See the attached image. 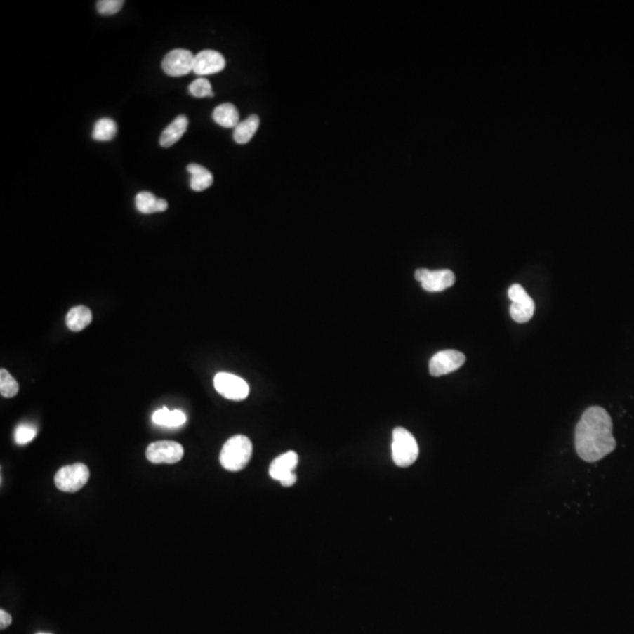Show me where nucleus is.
<instances>
[{
	"label": "nucleus",
	"mask_w": 634,
	"mask_h": 634,
	"mask_svg": "<svg viewBox=\"0 0 634 634\" xmlns=\"http://www.w3.org/2000/svg\"><path fill=\"white\" fill-rule=\"evenodd\" d=\"M11 616H10L6 611H4V609H1V611H0V628H1V630H6V628L11 625Z\"/></svg>",
	"instance_id": "nucleus-25"
},
{
	"label": "nucleus",
	"mask_w": 634,
	"mask_h": 634,
	"mask_svg": "<svg viewBox=\"0 0 634 634\" xmlns=\"http://www.w3.org/2000/svg\"><path fill=\"white\" fill-rule=\"evenodd\" d=\"M296 480H298V478H296V475H295V473H291V475H289V476H287V477H286V478H284V480H281V482H279V483L282 484V485H284V487H291V485H294V484L296 483Z\"/></svg>",
	"instance_id": "nucleus-26"
},
{
	"label": "nucleus",
	"mask_w": 634,
	"mask_h": 634,
	"mask_svg": "<svg viewBox=\"0 0 634 634\" xmlns=\"http://www.w3.org/2000/svg\"><path fill=\"white\" fill-rule=\"evenodd\" d=\"M194 58L195 55L188 50L171 51L162 60V70L171 77L186 76L193 71Z\"/></svg>",
	"instance_id": "nucleus-9"
},
{
	"label": "nucleus",
	"mask_w": 634,
	"mask_h": 634,
	"mask_svg": "<svg viewBox=\"0 0 634 634\" xmlns=\"http://www.w3.org/2000/svg\"><path fill=\"white\" fill-rule=\"evenodd\" d=\"M298 464V456L296 452L288 451L284 455L276 457L269 468V475L274 480H281L294 473V470Z\"/></svg>",
	"instance_id": "nucleus-12"
},
{
	"label": "nucleus",
	"mask_w": 634,
	"mask_h": 634,
	"mask_svg": "<svg viewBox=\"0 0 634 634\" xmlns=\"http://www.w3.org/2000/svg\"><path fill=\"white\" fill-rule=\"evenodd\" d=\"M391 452L395 464L399 468H408L416 462L419 449L415 437L404 428H396L392 432Z\"/></svg>",
	"instance_id": "nucleus-3"
},
{
	"label": "nucleus",
	"mask_w": 634,
	"mask_h": 634,
	"mask_svg": "<svg viewBox=\"0 0 634 634\" xmlns=\"http://www.w3.org/2000/svg\"><path fill=\"white\" fill-rule=\"evenodd\" d=\"M190 93L195 98L214 97L211 83L206 78L194 80L190 85Z\"/></svg>",
	"instance_id": "nucleus-23"
},
{
	"label": "nucleus",
	"mask_w": 634,
	"mask_h": 634,
	"mask_svg": "<svg viewBox=\"0 0 634 634\" xmlns=\"http://www.w3.org/2000/svg\"><path fill=\"white\" fill-rule=\"evenodd\" d=\"M124 4V0H100L97 3V10L100 15H113L121 10Z\"/></svg>",
	"instance_id": "nucleus-24"
},
{
	"label": "nucleus",
	"mask_w": 634,
	"mask_h": 634,
	"mask_svg": "<svg viewBox=\"0 0 634 634\" xmlns=\"http://www.w3.org/2000/svg\"><path fill=\"white\" fill-rule=\"evenodd\" d=\"M90 480V469L83 463L64 466L54 477L55 487L64 492H77L81 490Z\"/></svg>",
	"instance_id": "nucleus-4"
},
{
	"label": "nucleus",
	"mask_w": 634,
	"mask_h": 634,
	"mask_svg": "<svg viewBox=\"0 0 634 634\" xmlns=\"http://www.w3.org/2000/svg\"><path fill=\"white\" fill-rule=\"evenodd\" d=\"M214 387L220 395L230 401H242L249 395V385L241 377L230 373L216 374Z\"/></svg>",
	"instance_id": "nucleus-5"
},
{
	"label": "nucleus",
	"mask_w": 634,
	"mask_h": 634,
	"mask_svg": "<svg viewBox=\"0 0 634 634\" xmlns=\"http://www.w3.org/2000/svg\"><path fill=\"white\" fill-rule=\"evenodd\" d=\"M153 423L160 427L179 428L186 423L187 417L181 410H169L167 408L159 409L153 414Z\"/></svg>",
	"instance_id": "nucleus-17"
},
{
	"label": "nucleus",
	"mask_w": 634,
	"mask_h": 634,
	"mask_svg": "<svg viewBox=\"0 0 634 634\" xmlns=\"http://www.w3.org/2000/svg\"><path fill=\"white\" fill-rule=\"evenodd\" d=\"M183 445L178 442L159 441L148 445L146 457L154 464H174L183 459Z\"/></svg>",
	"instance_id": "nucleus-7"
},
{
	"label": "nucleus",
	"mask_w": 634,
	"mask_h": 634,
	"mask_svg": "<svg viewBox=\"0 0 634 634\" xmlns=\"http://www.w3.org/2000/svg\"><path fill=\"white\" fill-rule=\"evenodd\" d=\"M213 120L225 128H235L240 124V114L233 104L225 103L214 110Z\"/></svg>",
	"instance_id": "nucleus-14"
},
{
	"label": "nucleus",
	"mask_w": 634,
	"mask_h": 634,
	"mask_svg": "<svg viewBox=\"0 0 634 634\" xmlns=\"http://www.w3.org/2000/svg\"><path fill=\"white\" fill-rule=\"evenodd\" d=\"M92 322V312L85 305L71 309L66 315V326L72 331H81Z\"/></svg>",
	"instance_id": "nucleus-18"
},
{
	"label": "nucleus",
	"mask_w": 634,
	"mask_h": 634,
	"mask_svg": "<svg viewBox=\"0 0 634 634\" xmlns=\"http://www.w3.org/2000/svg\"><path fill=\"white\" fill-rule=\"evenodd\" d=\"M188 128V119L185 115H179L171 122L160 136V146L164 148L172 147L176 144Z\"/></svg>",
	"instance_id": "nucleus-13"
},
{
	"label": "nucleus",
	"mask_w": 634,
	"mask_h": 634,
	"mask_svg": "<svg viewBox=\"0 0 634 634\" xmlns=\"http://www.w3.org/2000/svg\"><path fill=\"white\" fill-rule=\"evenodd\" d=\"M117 133H118L117 122L110 118H103L94 124L92 138L97 141H110L114 139Z\"/></svg>",
	"instance_id": "nucleus-20"
},
{
	"label": "nucleus",
	"mask_w": 634,
	"mask_h": 634,
	"mask_svg": "<svg viewBox=\"0 0 634 634\" xmlns=\"http://www.w3.org/2000/svg\"><path fill=\"white\" fill-rule=\"evenodd\" d=\"M37 634H51V633H37Z\"/></svg>",
	"instance_id": "nucleus-27"
},
{
	"label": "nucleus",
	"mask_w": 634,
	"mask_h": 634,
	"mask_svg": "<svg viewBox=\"0 0 634 634\" xmlns=\"http://www.w3.org/2000/svg\"><path fill=\"white\" fill-rule=\"evenodd\" d=\"M415 279L421 282L424 291L430 293H438L451 287L455 284L456 276L449 269H442L431 272L427 268H419L416 270Z\"/></svg>",
	"instance_id": "nucleus-8"
},
{
	"label": "nucleus",
	"mask_w": 634,
	"mask_h": 634,
	"mask_svg": "<svg viewBox=\"0 0 634 634\" xmlns=\"http://www.w3.org/2000/svg\"><path fill=\"white\" fill-rule=\"evenodd\" d=\"M258 126H260V118L258 115H251L246 120L241 121L239 125L234 128V141L239 145L248 144L255 133L258 132Z\"/></svg>",
	"instance_id": "nucleus-19"
},
{
	"label": "nucleus",
	"mask_w": 634,
	"mask_h": 634,
	"mask_svg": "<svg viewBox=\"0 0 634 634\" xmlns=\"http://www.w3.org/2000/svg\"><path fill=\"white\" fill-rule=\"evenodd\" d=\"M509 298L513 301L510 314L517 323H527L532 319L536 305L530 295L520 284H513L509 289Z\"/></svg>",
	"instance_id": "nucleus-6"
},
{
	"label": "nucleus",
	"mask_w": 634,
	"mask_h": 634,
	"mask_svg": "<svg viewBox=\"0 0 634 634\" xmlns=\"http://www.w3.org/2000/svg\"><path fill=\"white\" fill-rule=\"evenodd\" d=\"M465 363V356L461 351L443 350L432 356L429 371L435 377L443 376L459 369Z\"/></svg>",
	"instance_id": "nucleus-10"
},
{
	"label": "nucleus",
	"mask_w": 634,
	"mask_h": 634,
	"mask_svg": "<svg viewBox=\"0 0 634 634\" xmlns=\"http://www.w3.org/2000/svg\"><path fill=\"white\" fill-rule=\"evenodd\" d=\"M253 455L251 440L237 435L230 438L220 454V463L228 471H240L247 466Z\"/></svg>",
	"instance_id": "nucleus-2"
},
{
	"label": "nucleus",
	"mask_w": 634,
	"mask_h": 634,
	"mask_svg": "<svg viewBox=\"0 0 634 634\" xmlns=\"http://www.w3.org/2000/svg\"><path fill=\"white\" fill-rule=\"evenodd\" d=\"M37 436V428L33 424L22 423L15 431V441L18 445H25Z\"/></svg>",
	"instance_id": "nucleus-22"
},
{
	"label": "nucleus",
	"mask_w": 634,
	"mask_h": 634,
	"mask_svg": "<svg viewBox=\"0 0 634 634\" xmlns=\"http://www.w3.org/2000/svg\"><path fill=\"white\" fill-rule=\"evenodd\" d=\"M616 447L609 412L600 407L588 408L576 428V449L579 457L585 462H598Z\"/></svg>",
	"instance_id": "nucleus-1"
},
{
	"label": "nucleus",
	"mask_w": 634,
	"mask_h": 634,
	"mask_svg": "<svg viewBox=\"0 0 634 634\" xmlns=\"http://www.w3.org/2000/svg\"><path fill=\"white\" fill-rule=\"evenodd\" d=\"M226 67V59L218 51H201L194 58L193 72L197 76H211Z\"/></svg>",
	"instance_id": "nucleus-11"
},
{
	"label": "nucleus",
	"mask_w": 634,
	"mask_h": 634,
	"mask_svg": "<svg viewBox=\"0 0 634 634\" xmlns=\"http://www.w3.org/2000/svg\"><path fill=\"white\" fill-rule=\"evenodd\" d=\"M19 384L8 370H0V394L5 398L15 397L18 394Z\"/></svg>",
	"instance_id": "nucleus-21"
},
{
	"label": "nucleus",
	"mask_w": 634,
	"mask_h": 634,
	"mask_svg": "<svg viewBox=\"0 0 634 634\" xmlns=\"http://www.w3.org/2000/svg\"><path fill=\"white\" fill-rule=\"evenodd\" d=\"M136 207L143 214H152L155 211H165L169 208L167 201L155 197L151 192H140L136 197Z\"/></svg>",
	"instance_id": "nucleus-15"
},
{
	"label": "nucleus",
	"mask_w": 634,
	"mask_h": 634,
	"mask_svg": "<svg viewBox=\"0 0 634 634\" xmlns=\"http://www.w3.org/2000/svg\"><path fill=\"white\" fill-rule=\"evenodd\" d=\"M187 171L190 174V188L195 192H204L213 185V176L204 166L190 164Z\"/></svg>",
	"instance_id": "nucleus-16"
}]
</instances>
